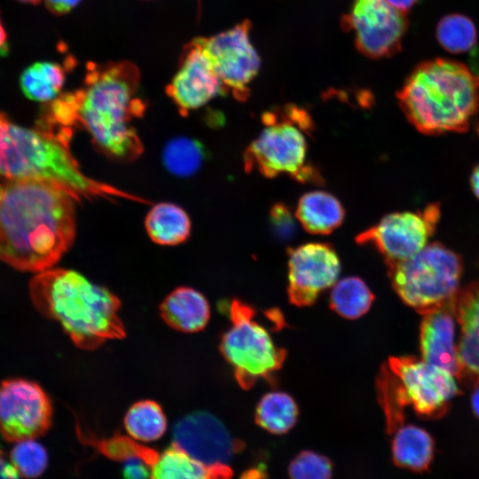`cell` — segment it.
Instances as JSON below:
<instances>
[{
  "label": "cell",
  "mask_w": 479,
  "mask_h": 479,
  "mask_svg": "<svg viewBox=\"0 0 479 479\" xmlns=\"http://www.w3.org/2000/svg\"><path fill=\"white\" fill-rule=\"evenodd\" d=\"M139 81V70L130 61L90 62L83 86L46 103L36 122L54 132L82 127L107 157L134 161L144 150L132 125L145 111V102L137 97Z\"/></svg>",
  "instance_id": "cell-1"
},
{
  "label": "cell",
  "mask_w": 479,
  "mask_h": 479,
  "mask_svg": "<svg viewBox=\"0 0 479 479\" xmlns=\"http://www.w3.org/2000/svg\"><path fill=\"white\" fill-rule=\"evenodd\" d=\"M77 201L51 181H1L0 261L23 271L51 269L75 240Z\"/></svg>",
  "instance_id": "cell-2"
},
{
  "label": "cell",
  "mask_w": 479,
  "mask_h": 479,
  "mask_svg": "<svg viewBox=\"0 0 479 479\" xmlns=\"http://www.w3.org/2000/svg\"><path fill=\"white\" fill-rule=\"evenodd\" d=\"M34 307L59 323L74 344L92 350L126 336L119 298L81 273L67 269L38 272L29 282Z\"/></svg>",
  "instance_id": "cell-3"
},
{
  "label": "cell",
  "mask_w": 479,
  "mask_h": 479,
  "mask_svg": "<svg viewBox=\"0 0 479 479\" xmlns=\"http://www.w3.org/2000/svg\"><path fill=\"white\" fill-rule=\"evenodd\" d=\"M69 143L37 127L14 123L0 112V179H43L54 182L79 201L82 198L126 199L147 203L111 185L86 176L72 155Z\"/></svg>",
  "instance_id": "cell-4"
},
{
  "label": "cell",
  "mask_w": 479,
  "mask_h": 479,
  "mask_svg": "<svg viewBox=\"0 0 479 479\" xmlns=\"http://www.w3.org/2000/svg\"><path fill=\"white\" fill-rule=\"evenodd\" d=\"M397 98L407 120L425 135L467 131L479 110L475 75L466 65L451 59L419 64Z\"/></svg>",
  "instance_id": "cell-5"
},
{
  "label": "cell",
  "mask_w": 479,
  "mask_h": 479,
  "mask_svg": "<svg viewBox=\"0 0 479 479\" xmlns=\"http://www.w3.org/2000/svg\"><path fill=\"white\" fill-rule=\"evenodd\" d=\"M377 386L389 433L403 425L404 407L412 406L421 417L439 418L459 392L454 375L413 357H390Z\"/></svg>",
  "instance_id": "cell-6"
},
{
  "label": "cell",
  "mask_w": 479,
  "mask_h": 479,
  "mask_svg": "<svg viewBox=\"0 0 479 479\" xmlns=\"http://www.w3.org/2000/svg\"><path fill=\"white\" fill-rule=\"evenodd\" d=\"M262 122L263 129L244 152L245 170L270 178L287 175L301 183L321 182V176L307 158V136L314 128L309 113L287 105L265 112Z\"/></svg>",
  "instance_id": "cell-7"
},
{
  "label": "cell",
  "mask_w": 479,
  "mask_h": 479,
  "mask_svg": "<svg viewBox=\"0 0 479 479\" xmlns=\"http://www.w3.org/2000/svg\"><path fill=\"white\" fill-rule=\"evenodd\" d=\"M388 269L396 293L421 314L455 302L459 293L461 258L440 243L428 244Z\"/></svg>",
  "instance_id": "cell-8"
},
{
  "label": "cell",
  "mask_w": 479,
  "mask_h": 479,
  "mask_svg": "<svg viewBox=\"0 0 479 479\" xmlns=\"http://www.w3.org/2000/svg\"><path fill=\"white\" fill-rule=\"evenodd\" d=\"M249 304L237 299L230 303V328L223 334L220 351L244 389L259 380H271L286 358V350L274 342L266 326Z\"/></svg>",
  "instance_id": "cell-9"
},
{
  "label": "cell",
  "mask_w": 479,
  "mask_h": 479,
  "mask_svg": "<svg viewBox=\"0 0 479 479\" xmlns=\"http://www.w3.org/2000/svg\"><path fill=\"white\" fill-rule=\"evenodd\" d=\"M440 206L431 203L419 211L386 215L376 224L359 233V245L374 247L388 265L404 261L428 245L440 220Z\"/></svg>",
  "instance_id": "cell-10"
},
{
  "label": "cell",
  "mask_w": 479,
  "mask_h": 479,
  "mask_svg": "<svg viewBox=\"0 0 479 479\" xmlns=\"http://www.w3.org/2000/svg\"><path fill=\"white\" fill-rule=\"evenodd\" d=\"M250 21L244 20L231 29L210 37H196L226 92L240 101L249 96L248 85L260 68V58L249 39Z\"/></svg>",
  "instance_id": "cell-11"
},
{
  "label": "cell",
  "mask_w": 479,
  "mask_h": 479,
  "mask_svg": "<svg viewBox=\"0 0 479 479\" xmlns=\"http://www.w3.org/2000/svg\"><path fill=\"white\" fill-rule=\"evenodd\" d=\"M51 420V402L40 385L20 378L0 382V435L5 441L35 439Z\"/></svg>",
  "instance_id": "cell-12"
},
{
  "label": "cell",
  "mask_w": 479,
  "mask_h": 479,
  "mask_svg": "<svg viewBox=\"0 0 479 479\" xmlns=\"http://www.w3.org/2000/svg\"><path fill=\"white\" fill-rule=\"evenodd\" d=\"M343 27L355 33L358 51L366 57H390L401 48L408 23L386 0H354Z\"/></svg>",
  "instance_id": "cell-13"
},
{
  "label": "cell",
  "mask_w": 479,
  "mask_h": 479,
  "mask_svg": "<svg viewBox=\"0 0 479 479\" xmlns=\"http://www.w3.org/2000/svg\"><path fill=\"white\" fill-rule=\"evenodd\" d=\"M287 267V295L299 307L313 304L322 291L335 284L341 271L336 251L319 242L290 248Z\"/></svg>",
  "instance_id": "cell-14"
},
{
  "label": "cell",
  "mask_w": 479,
  "mask_h": 479,
  "mask_svg": "<svg viewBox=\"0 0 479 479\" xmlns=\"http://www.w3.org/2000/svg\"><path fill=\"white\" fill-rule=\"evenodd\" d=\"M173 443L206 465L227 464L245 447L212 413L193 412L179 420L173 428Z\"/></svg>",
  "instance_id": "cell-15"
},
{
  "label": "cell",
  "mask_w": 479,
  "mask_h": 479,
  "mask_svg": "<svg viewBox=\"0 0 479 479\" xmlns=\"http://www.w3.org/2000/svg\"><path fill=\"white\" fill-rule=\"evenodd\" d=\"M226 92L201 48L192 40L183 49L179 67L166 87L182 116L196 110L218 94Z\"/></svg>",
  "instance_id": "cell-16"
},
{
  "label": "cell",
  "mask_w": 479,
  "mask_h": 479,
  "mask_svg": "<svg viewBox=\"0 0 479 479\" xmlns=\"http://www.w3.org/2000/svg\"><path fill=\"white\" fill-rule=\"evenodd\" d=\"M422 315L420 333L422 359L461 379L462 370L455 342V302Z\"/></svg>",
  "instance_id": "cell-17"
},
{
  "label": "cell",
  "mask_w": 479,
  "mask_h": 479,
  "mask_svg": "<svg viewBox=\"0 0 479 479\" xmlns=\"http://www.w3.org/2000/svg\"><path fill=\"white\" fill-rule=\"evenodd\" d=\"M455 314L460 326L458 343L462 378L479 381V282L459 291Z\"/></svg>",
  "instance_id": "cell-18"
},
{
  "label": "cell",
  "mask_w": 479,
  "mask_h": 479,
  "mask_svg": "<svg viewBox=\"0 0 479 479\" xmlns=\"http://www.w3.org/2000/svg\"><path fill=\"white\" fill-rule=\"evenodd\" d=\"M163 321L175 330L184 333L201 331L210 317V307L199 291L180 287L173 290L161 303Z\"/></svg>",
  "instance_id": "cell-19"
},
{
  "label": "cell",
  "mask_w": 479,
  "mask_h": 479,
  "mask_svg": "<svg viewBox=\"0 0 479 479\" xmlns=\"http://www.w3.org/2000/svg\"><path fill=\"white\" fill-rule=\"evenodd\" d=\"M152 479H231L227 464L206 465L172 443L151 466Z\"/></svg>",
  "instance_id": "cell-20"
},
{
  "label": "cell",
  "mask_w": 479,
  "mask_h": 479,
  "mask_svg": "<svg viewBox=\"0 0 479 479\" xmlns=\"http://www.w3.org/2000/svg\"><path fill=\"white\" fill-rule=\"evenodd\" d=\"M345 211L340 200L324 191L303 194L296 207L295 216L310 233L327 235L343 222Z\"/></svg>",
  "instance_id": "cell-21"
},
{
  "label": "cell",
  "mask_w": 479,
  "mask_h": 479,
  "mask_svg": "<svg viewBox=\"0 0 479 479\" xmlns=\"http://www.w3.org/2000/svg\"><path fill=\"white\" fill-rule=\"evenodd\" d=\"M394 432L391 443L394 464L413 472L427 470L434 457V440L430 434L415 425H402Z\"/></svg>",
  "instance_id": "cell-22"
},
{
  "label": "cell",
  "mask_w": 479,
  "mask_h": 479,
  "mask_svg": "<svg viewBox=\"0 0 479 479\" xmlns=\"http://www.w3.org/2000/svg\"><path fill=\"white\" fill-rule=\"evenodd\" d=\"M145 226L150 239L162 246L180 244L187 240L191 232L187 213L169 202L154 205L145 216Z\"/></svg>",
  "instance_id": "cell-23"
},
{
  "label": "cell",
  "mask_w": 479,
  "mask_h": 479,
  "mask_svg": "<svg viewBox=\"0 0 479 479\" xmlns=\"http://www.w3.org/2000/svg\"><path fill=\"white\" fill-rule=\"evenodd\" d=\"M67 66L53 61H37L24 69L20 86L29 99L48 103L56 98L66 80Z\"/></svg>",
  "instance_id": "cell-24"
},
{
  "label": "cell",
  "mask_w": 479,
  "mask_h": 479,
  "mask_svg": "<svg viewBox=\"0 0 479 479\" xmlns=\"http://www.w3.org/2000/svg\"><path fill=\"white\" fill-rule=\"evenodd\" d=\"M298 413L297 404L290 395L282 391H271L258 402L255 420L267 432L283 435L294 427Z\"/></svg>",
  "instance_id": "cell-25"
},
{
  "label": "cell",
  "mask_w": 479,
  "mask_h": 479,
  "mask_svg": "<svg viewBox=\"0 0 479 479\" xmlns=\"http://www.w3.org/2000/svg\"><path fill=\"white\" fill-rule=\"evenodd\" d=\"M124 427L136 441L153 442L161 438L167 428V419L161 405L153 400L135 403L124 417Z\"/></svg>",
  "instance_id": "cell-26"
},
{
  "label": "cell",
  "mask_w": 479,
  "mask_h": 479,
  "mask_svg": "<svg viewBox=\"0 0 479 479\" xmlns=\"http://www.w3.org/2000/svg\"><path fill=\"white\" fill-rule=\"evenodd\" d=\"M374 296L367 285L358 277L341 279L332 289L330 307L341 317L355 319L365 314Z\"/></svg>",
  "instance_id": "cell-27"
},
{
  "label": "cell",
  "mask_w": 479,
  "mask_h": 479,
  "mask_svg": "<svg viewBox=\"0 0 479 479\" xmlns=\"http://www.w3.org/2000/svg\"><path fill=\"white\" fill-rule=\"evenodd\" d=\"M206 157L202 144L193 138L178 137L164 147L162 161L168 171L177 177L194 174Z\"/></svg>",
  "instance_id": "cell-28"
},
{
  "label": "cell",
  "mask_w": 479,
  "mask_h": 479,
  "mask_svg": "<svg viewBox=\"0 0 479 479\" xmlns=\"http://www.w3.org/2000/svg\"><path fill=\"white\" fill-rule=\"evenodd\" d=\"M436 39L440 45L449 52H467L476 43V27L473 20L465 15L449 14L438 22Z\"/></svg>",
  "instance_id": "cell-29"
},
{
  "label": "cell",
  "mask_w": 479,
  "mask_h": 479,
  "mask_svg": "<svg viewBox=\"0 0 479 479\" xmlns=\"http://www.w3.org/2000/svg\"><path fill=\"white\" fill-rule=\"evenodd\" d=\"M80 438L109 459L125 461L130 458H139L150 467L158 457V452L137 443L131 437L122 435H114L108 438H96L89 436L82 430L79 431Z\"/></svg>",
  "instance_id": "cell-30"
},
{
  "label": "cell",
  "mask_w": 479,
  "mask_h": 479,
  "mask_svg": "<svg viewBox=\"0 0 479 479\" xmlns=\"http://www.w3.org/2000/svg\"><path fill=\"white\" fill-rule=\"evenodd\" d=\"M10 461L20 475L35 478L45 471L48 454L41 444L28 439L16 443L10 452Z\"/></svg>",
  "instance_id": "cell-31"
},
{
  "label": "cell",
  "mask_w": 479,
  "mask_h": 479,
  "mask_svg": "<svg viewBox=\"0 0 479 479\" xmlns=\"http://www.w3.org/2000/svg\"><path fill=\"white\" fill-rule=\"evenodd\" d=\"M333 471L332 460L311 450L298 452L287 468L289 479H332Z\"/></svg>",
  "instance_id": "cell-32"
},
{
  "label": "cell",
  "mask_w": 479,
  "mask_h": 479,
  "mask_svg": "<svg viewBox=\"0 0 479 479\" xmlns=\"http://www.w3.org/2000/svg\"><path fill=\"white\" fill-rule=\"evenodd\" d=\"M271 223L275 234L283 239L291 237L295 230V223L289 208L279 202L271 209Z\"/></svg>",
  "instance_id": "cell-33"
},
{
  "label": "cell",
  "mask_w": 479,
  "mask_h": 479,
  "mask_svg": "<svg viewBox=\"0 0 479 479\" xmlns=\"http://www.w3.org/2000/svg\"><path fill=\"white\" fill-rule=\"evenodd\" d=\"M139 458H130L123 461L122 479H152L151 468Z\"/></svg>",
  "instance_id": "cell-34"
},
{
  "label": "cell",
  "mask_w": 479,
  "mask_h": 479,
  "mask_svg": "<svg viewBox=\"0 0 479 479\" xmlns=\"http://www.w3.org/2000/svg\"><path fill=\"white\" fill-rule=\"evenodd\" d=\"M82 0H44L47 9L54 15H64L76 7Z\"/></svg>",
  "instance_id": "cell-35"
},
{
  "label": "cell",
  "mask_w": 479,
  "mask_h": 479,
  "mask_svg": "<svg viewBox=\"0 0 479 479\" xmlns=\"http://www.w3.org/2000/svg\"><path fill=\"white\" fill-rule=\"evenodd\" d=\"M0 479H20V475L0 450Z\"/></svg>",
  "instance_id": "cell-36"
},
{
  "label": "cell",
  "mask_w": 479,
  "mask_h": 479,
  "mask_svg": "<svg viewBox=\"0 0 479 479\" xmlns=\"http://www.w3.org/2000/svg\"><path fill=\"white\" fill-rule=\"evenodd\" d=\"M267 475L265 465L259 463L246 469L240 479H267Z\"/></svg>",
  "instance_id": "cell-37"
},
{
  "label": "cell",
  "mask_w": 479,
  "mask_h": 479,
  "mask_svg": "<svg viewBox=\"0 0 479 479\" xmlns=\"http://www.w3.org/2000/svg\"><path fill=\"white\" fill-rule=\"evenodd\" d=\"M389 5L405 14L410 11L418 0H386Z\"/></svg>",
  "instance_id": "cell-38"
},
{
  "label": "cell",
  "mask_w": 479,
  "mask_h": 479,
  "mask_svg": "<svg viewBox=\"0 0 479 479\" xmlns=\"http://www.w3.org/2000/svg\"><path fill=\"white\" fill-rule=\"evenodd\" d=\"M470 185L472 192L479 199V164H477L471 174L470 177Z\"/></svg>",
  "instance_id": "cell-39"
},
{
  "label": "cell",
  "mask_w": 479,
  "mask_h": 479,
  "mask_svg": "<svg viewBox=\"0 0 479 479\" xmlns=\"http://www.w3.org/2000/svg\"><path fill=\"white\" fill-rule=\"evenodd\" d=\"M476 385L471 398L472 409L474 413L479 418V381Z\"/></svg>",
  "instance_id": "cell-40"
},
{
  "label": "cell",
  "mask_w": 479,
  "mask_h": 479,
  "mask_svg": "<svg viewBox=\"0 0 479 479\" xmlns=\"http://www.w3.org/2000/svg\"><path fill=\"white\" fill-rule=\"evenodd\" d=\"M6 43H7V34L0 20V51H4L5 50Z\"/></svg>",
  "instance_id": "cell-41"
},
{
  "label": "cell",
  "mask_w": 479,
  "mask_h": 479,
  "mask_svg": "<svg viewBox=\"0 0 479 479\" xmlns=\"http://www.w3.org/2000/svg\"><path fill=\"white\" fill-rule=\"evenodd\" d=\"M24 4H37L41 0H16Z\"/></svg>",
  "instance_id": "cell-42"
},
{
  "label": "cell",
  "mask_w": 479,
  "mask_h": 479,
  "mask_svg": "<svg viewBox=\"0 0 479 479\" xmlns=\"http://www.w3.org/2000/svg\"><path fill=\"white\" fill-rule=\"evenodd\" d=\"M474 75H475V74H474ZM475 76L477 84H478V86H479V72H478L476 75H475Z\"/></svg>",
  "instance_id": "cell-43"
}]
</instances>
